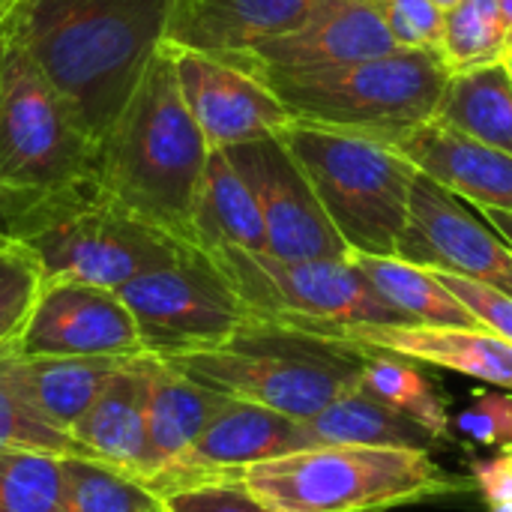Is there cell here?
Masks as SVG:
<instances>
[{
	"label": "cell",
	"instance_id": "obj_7",
	"mask_svg": "<svg viewBox=\"0 0 512 512\" xmlns=\"http://www.w3.org/2000/svg\"><path fill=\"white\" fill-rule=\"evenodd\" d=\"M351 252L396 255L417 168L387 141L291 120L279 132Z\"/></svg>",
	"mask_w": 512,
	"mask_h": 512
},
{
	"label": "cell",
	"instance_id": "obj_19",
	"mask_svg": "<svg viewBox=\"0 0 512 512\" xmlns=\"http://www.w3.org/2000/svg\"><path fill=\"white\" fill-rule=\"evenodd\" d=\"M396 150L429 180L471 201L477 210L512 213V153L480 144L441 120H429L396 144Z\"/></svg>",
	"mask_w": 512,
	"mask_h": 512
},
{
	"label": "cell",
	"instance_id": "obj_44",
	"mask_svg": "<svg viewBox=\"0 0 512 512\" xmlns=\"http://www.w3.org/2000/svg\"><path fill=\"white\" fill-rule=\"evenodd\" d=\"M510 51H512V48H510Z\"/></svg>",
	"mask_w": 512,
	"mask_h": 512
},
{
	"label": "cell",
	"instance_id": "obj_15",
	"mask_svg": "<svg viewBox=\"0 0 512 512\" xmlns=\"http://www.w3.org/2000/svg\"><path fill=\"white\" fill-rule=\"evenodd\" d=\"M165 48L174 60L183 102L210 150L279 135L294 120L258 75L192 48L168 42Z\"/></svg>",
	"mask_w": 512,
	"mask_h": 512
},
{
	"label": "cell",
	"instance_id": "obj_13",
	"mask_svg": "<svg viewBox=\"0 0 512 512\" xmlns=\"http://www.w3.org/2000/svg\"><path fill=\"white\" fill-rule=\"evenodd\" d=\"M21 357H141L144 345L120 291L54 279L39 288Z\"/></svg>",
	"mask_w": 512,
	"mask_h": 512
},
{
	"label": "cell",
	"instance_id": "obj_41",
	"mask_svg": "<svg viewBox=\"0 0 512 512\" xmlns=\"http://www.w3.org/2000/svg\"><path fill=\"white\" fill-rule=\"evenodd\" d=\"M12 3H15V0H0V18L12 9Z\"/></svg>",
	"mask_w": 512,
	"mask_h": 512
},
{
	"label": "cell",
	"instance_id": "obj_11",
	"mask_svg": "<svg viewBox=\"0 0 512 512\" xmlns=\"http://www.w3.org/2000/svg\"><path fill=\"white\" fill-rule=\"evenodd\" d=\"M249 183L267 234V255L282 261H345L348 246L327 219L303 168L279 135L225 147Z\"/></svg>",
	"mask_w": 512,
	"mask_h": 512
},
{
	"label": "cell",
	"instance_id": "obj_3",
	"mask_svg": "<svg viewBox=\"0 0 512 512\" xmlns=\"http://www.w3.org/2000/svg\"><path fill=\"white\" fill-rule=\"evenodd\" d=\"M237 483L273 512H387L474 489L429 450L309 447L246 468Z\"/></svg>",
	"mask_w": 512,
	"mask_h": 512
},
{
	"label": "cell",
	"instance_id": "obj_26",
	"mask_svg": "<svg viewBox=\"0 0 512 512\" xmlns=\"http://www.w3.org/2000/svg\"><path fill=\"white\" fill-rule=\"evenodd\" d=\"M435 120L480 144L512 153V78L504 60L471 72H453Z\"/></svg>",
	"mask_w": 512,
	"mask_h": 512
},
{
	"label": "cell",
	"instance_id": "obj_37",
	"mask_svg": "<svg viewBox=\"0 0 512 512\" xmlns=\"http://www.w3.org/2000/svg\"><path fill=\"white\" fill-rule=\"evenodd\" d=\"M471 483L492 512H512V444L492 459H471Z\"/></svg>",
	"mask_w": 512,
	"mask_h": 512
},
{
	"label": "cell",
	"instance_id": "obj_42",
	"mask_svg": "<svg viewBox=\"0 0 512 512\" xmlns=\"http://www.w3.org/2000/svg\"><path fill=\"white\" fill-rule=\"evenodd\" d=\"M504 66H507V72H510V78H512V51L504 57Z\"/></svg>",
	"mask_w": 512,
	"mask_h": 512
},
{
	"label": "cell",
	"instance_id": "obj_6",
	"mask_svg": "<svg viewBox=\"0 0 512 512\" xmlns=\"http://www.w3.org/2000/svg\"><path fill=\"white\" fill-rule=\"evenodd\" d=\"M96 162L99 141L12 39L6 15L0 30V228L18 207L93 180Z\"/></svg>",
	"mask_w": 512,
	"mask_h": 512
},
{
	"label": "cell",
	"instance_id": "obj_12",
	"mask_svg": "<svg viewBox=\"0 0 512 512\" xmlns=\"http://www.w3.org/2000/svg\"><path fill=\"white\" fill-rule=\"evenodd\" d=\"M396 258L423 270L480 279L512 294L510 246L483 219L471 216L453 192L420 171L411 186Z\"/></svg>",
	"mask_w": 512,
	"mask_h": 512
},
{
	"label": "cell",
	"instance_id": "obj_23",
	"mask_svg": "<svg viewBox=\"0 0 512 512\" xmlns=\"http://www.w3.org/2000/svg\"><path fill=\"white\" fill-rule=\"evenodd\" d=\"M132 357H21L12 354L15 378L33 408L60 432L81 420L108 381Z\"/></svg>",
	"mask_w": 512,
	"mask_h": 512
},
{
	"label": "cell",
	"instance_id": "obj_36",
	"mask_svg": "<svg viewBox=\"0 0 512 512\" xmlns=\"http://www.w3.org/2000/svg\"><path fill=\"white\" fill-rule=\"evenodd\" d=\"M165 512H273L252 498L237 480L204 483L165 498Z\"/></svg>",
	"mask_w": 512,
	"mask_h": 512
},
{
	"label": "cell",
	"instance_id": "obj_43",
	"mask_svg": "<svg viewBox=\"0 0 512 512\" xmlns=\"http://www.w3.org/2000/svg\"><path fill=\"white\" fill-rule=\"evenodd\" d=\"M12 6H15V3H12ZM6 15H9V12H6ZM6 15L0 18V30H3V21H6ZM0 234H3V228H0Z\"/></svg>",
	"mask_w": 512,
	"mask_h": 512
},
{
	"label": "cell",
	"instance_id": "obj_2",
	"mask_svg": "<svg viewBox=\"0 0 512 512\" xmlns=\"http://www.w3.org/2000/svg\"><path fill=\"white\" fill-rule=\"evenodd\" d=\"M210 156L162 42L99 144L96 183L150 228L192 246V204Z\"/></svg>",
	"mask_w": 512,
	"mask_h": 512
},
{
	"label": "cell",
	"instance_id": "obj_33",
	"mask_svg": "<svg viewBox=\"0 0 512 512\" xmlns=\"http://www.w3.org/2000/svg\"><path fill=\"white\" fill-rule=\"evenodd\" d=\"M435 279L477 318V324L495 336H501L504 342L512 345V294L480 282V279H468V276H453V273H438L432 270Z\"/></svg>",
	"mask_w": 512,
	"mask_h": 512
},
{
	"label": "cell",
	"instance_id": "obj_18",
	"mask_svg": "<svg viewBox=\"0 0 512 512\" xmlns=\"http://www.w3.org/2000/svg\"><path fill=\"white\" fill-rule=\"evenodd\" d=\"M318 0H171L165 42L219 60L300 27Z\"/></svg>",
	"mask_w": 512,
	"mask_h": 512
},
{
	"label": "cell",
	"instance_id": "obj_16",
	"mask_svg": "<svg viewBox=\"0 0 512 512\" xmlns=\"http://www.w3.org/2000/svg\"><path fill=\"white\" fill-rule=\"evenodd\" d=\"M309 447L312 441L306 420L228 396L195 441V447L186 453V459L177 462L153 486V492L168 498L204 483L237 480L246 468L258 462H270Z\"/></svg>",
	"mask_w": 512,
	"mask_h": 512
},
{
	"label": "cell",
	"instance_id": "obj_10",
	"mask_svg": "<svg viewBox=\"0 0 512 512\" xmlns=\"http://www.w3.org/2000/svg\"><path fill=\"white\" fill-rule=\"evenodd\" d=\"M117 291L135 318L144 354L159 360L216 348L252 321L225 273L195 246Z\"/></svg>",
	"mask_w": 512,
	"mask_h": 512
},
{
	"label": "cell",
	"instance_id": "obj_9",
	"mask_svg": "<svg viewBox=\"0 0 512 512\" xmlns=\"http://www.w3.org/2000/svg\"><path fill=\"white\" fill-rule=\"evenodd\" d=\"M252 318L330 339L345 324H405L345 261H282L267 252L213 249Z\"/></svg>",
	"mask_w": 512,
	"mask_h": 512
},
{
	"label": "cell",
	"instance_id": "obj_25",
	"mask_svg": "<svg viewBox=\"0 0 512 512\" xmlns=\"http://www.w3.org/2000/svg\"><path fill=\"white\" fill-rule=\"evenodd\" d=\"M348 261L363 273V279L372 285V291L405 324L480 327L477 318L435 279L432 270L408 264V261L396 258V255H360V252H351Z\"/></svg>",
	"mask_w": 512,
	"mask_h": 512
},
{
	"label": "cell",
	"instance_id": "obj_32",
	"mask_svg": "<svg viewBox=\"0 0 512 512\" xmlns=\"http://www.w3.org/2000/svg\"><path fill=\"white\" fill-rule=\"evenodd\" d=\"M0 512H60V459L0 450Z\"/></svg>",
	"mask_w": 512,
	"mask_h": 512
},
{
	"label": "cell",
	"instance_id": "obj_45",
	"mask_svg": "<svg viewBox=\"0 0 512 512\" xmlns=\"http://www.w3.org/2000/svg\"><path fill=\"white\" fill-rule=\"evenodd\" d=\"M162 512H165V510H162Z\"/></svg>",
	"mask_w": 512,
	"mask_h": 512
},
{
	"label": "cell",
	"instance_id": "obj_22",
	"mask_svg": "<svg viewBox=\"0 0 512 512\" xmlns=\"http://www.w3.org/2000/svg\"><path fill=\"white\" fill-rule=\"evenodd\" d=\"M192 246L201 252L213 249H246L267 252L264 219L258 201L231 165L228 153L213 147L192 204Z\"/></svg>",
	"mask_w": 512,
	"mask_h": 512
},
{
	"label": "cell",
	"instance_id": "obj_40",
	"mask_svg": "<svg viewBox=\"0 0 512 512\" xmlns=\"http://www.w3.org/2000/svg\"><path fill=\"white\" fill-rule=\"evenodd\" d=\"M432 3H435V6H438L441 12H450V9H456V6H459L462 0H432Z\"/></svg>",
	"mask_w": 512,
	"mask_h": 512
},
{
	"label": "cell",
	"instance_id": "obj_5",
	"mask_svg": "<svg viewBox=\"0 0 512 512\" xmlns=\"http://www.w3.org/2000/svg\"><path fill=\"white\" fill-rule=\"evenodd\" d=\"M3 234L33 252L45 282L72 279L114 291L192 249L132 216L96 180L18 207L3 219Z\"/></svg>",
	"mask_w": 512,
	"mask_h": 512
},
{
	"label": "cell",
	"instance_id": "obj_14",
	"mask_svg": "<svg viewBox=\"0 0 512 512\" xmlns=\"http://www.w3.org/2000/svg\"><path fill=\"white\" fill-rule=\"evenodd\" d=\"M390 51H396V42L387 30L381 0H318L300 27L225 63L252 75H303L363 63Z\"/></svg>",
	"mask_w": 512,
	"mask_h": 512
},
{
	"label": "cell",
	"instance_id": "obj_4",
	"mask_svg": "<svg viewBox=\"0 0 512 512\" xmlns=\"http://www.w3.org/2000/svg\"><path fill=\"white\" fill-rule=\"evenodd\" d=\"M165 363L222 396L309 420L360 384L366 351L252 318L228 342Z\"/></svg>",
	"mask_w": 512,
	"mask_h": 512
},
{
	"label": "cell",
	"instance_id": "obj_28",
	"mask_svg": "<svg viewBox=\"0 0 512 512\" xmlns=\"http://www.w3.org/2000/svg\"><path fill=\"white\" fill-rule=\"evenodd\" d=\"M360 387L396 408L399 414L417 420L438 441L450 432V414L432 381L420 372L417 360L390 354V351H366V363L360 372Z\"/></svg>",
	"mask_w": 512,
	"mask_h": 512
},
{
	"label": "cell",
	"instance_id": "obj_34",
	"mask_svg": "<svg viewBox=\"0 0 512 512\" xmlns=\"http://www.w3.org/2000/svg\"><path fill=\"white\" fill-rule=\"evenodd\" d=\"M381 9L396 48L438 51L444 12L432 0H381Z\"/></svg>",
	"mask_w": 512,
	"mask_h": 512
},
{
	"label": "cell",
	"instance_id": "obj_8",
	"mask_svg": "<svg viewBox=\"0 0 512 512\" xmlns=\"http://www.w3.org/2000/svg\"><path fill=\"white\" fill-rule=\"evenodd\" d=\"M294 120L372 135L399 144L435 120L447 87L438 51L396 48L390 54L303 75H258Z\"/></svg>",
	"mask_w": 512,
	"mask_h": 512
},
{
	"label": "cell",
	"instance_id": "obj_38",
	"mask_svg": "<svg viewBox=\"0 0 512 512\" xmlns=\"http://www.w3.org/2000/svg\"><path fill=\"white\" fill-rule=\"evenodd\" d=\"M480 216H483V222L510 246L512 252V213L510 210H492V207H483L480 210Z\"/></svg>",
	"mask_w": 512,
	"mask_h": 512
},
{
	"label": "cell",
	"instance_id": "obj_1",
	"mask_svg": "<svg viewBox=\"0 0 512 512\" xmlns=\"http://www.w3.org/2000/svg\"><path fill=\"white\" fill-rule=\"evenodd\" d=\"M171 0H15L9 33L102 144L165 42Z\"/></svg>",
	"mask_w": 512,
	"mask_h": 512
},
{
	"label": "cell",
	"instance_id": "obj_30",
	"mask_svg": "<svg viewBox=\"0 0 512 512\" xmlns=\"http://www.w3.org/2000/svg\"><path fill=\"white\" fill-rule=\"evenodd\" d=\"M0 450H30L57 459L81 456L72 435L51 426L24 396L12 369V357L0 360Z\"/></svg>",
	"mask_w": 512,
	"mask_h": 512
},
{
	"label": "cell",
	"instance_id": "obj_29",
	"mask_svg": "<svg viewBox=\"0 0 512 512\" xmlns=\"http://www.w3.org/2000/svg\"><path fill=\"white\" fill-rule=\"evenodd\" d=\"M510 54V33L501 0H462L444 12V33L438 57L447 72H471L501 63Z\"/></svg>",
	"mask_w": 512,
	"mask_h": 512
},
{
	"label": "cell",
	"instance_id": "obj_17",
	"mask_svg": "<svg viewBox=\"0 0 512 512\" xmlns=\"http://www.w3.org/2000/svg\"><path fill=\"white\" fill-rule=\"evenodd\" d=\"M330 339L357 345L363 351H390L417 363L486 381L492 387L512 390V345L480 327L345 324Z\"/></svg>",
	"mask_w": 512,
	"mask_h": 512
},
{
	"label": "cell",
	"instance_id": "obj_27",
	"mask_svg": "<svg viewBox=\"0 0 512 512\" xmlns=\"http://www.w3.org/2000/svg\"><path fill=\"white\" fill-rule=\"evenodd\" d=\"M165 498L147 483L87 456L60 459V512H162Z\"/></svg>",
	"mask_w": 512,
	"mask_h": 512
},
{
	"label": "cell",
	"instance_id": "obj_24",
	"mask_svg": "<svg viewBox=\"0 0 512 512\" xmlns=\"http://www.w3.org/2000/svg\"><path fill=\"white\" fill-rule=\"evenodd\" d=\"M312 447L351 444V447H402L432 450L438 441L417 420L399 414L381 399L369 396L360 384L306 420Z\"/></svg>",
	"mask_w": 512,
	"mask_h": 512
},
{
	"label": "cell",
	"instance_id": "obj_31",
	"mask_svg": "<svg viewBox=\"0 0 512 512\" xmlns=\"http://www.w3.org/2000/svg\"><path fill=\"white\" fill-rule=\"evenodd\" d=\"M39 288L42 270L33 252L24 243L0 234V360L18 351Z\"/></svg>",
	"mask_w": 512,
	"mask_h": 512
},
{
	"label": "cell",
	"instance_id": "obj_39",
	"mask_svg": "<svg viewBox=\"0 0 512 512\" xmlns=\"http://www.w3.org/2000/svg\"><path fill=\"white\" fill-rule=\"evenodd\" d=\"M501 12H504V24L510 33V48H512V0H501Z\"/></svg>",
	"mask_w": 512,
	"mask_h": 512
},
{
	"label": "cell",
	"instance_id": "obj_35",
	"mask_svg": "<svg viewBox=\"0 0 512 512\" xmlns=\"http://www.w3.org/2000/svg\"><path fill=\"white\" fill-rule=\"evenodd\" d=\"M456 429L480 447H507L512 444V396L474 393V402L456 417Z\"/></svg>",
	"mask_w": 512,
	"mask_h": 512
},
{
	"label": "cell",
	"instance_id": "obj_21",
	"mask_svg": "<svg viewBox=\"0 0 512 512\" xmlns=\"http://www.w3.org/2000/svg\"><path fill=\"white\" fill-rule=\"evenodd\" d=\"M228 396L192 381L171 363L147 354V447L153 489L195 447Z\"/></svg>",
	"mask_w": 512,
	"mask_h": 512
},
{
	"label": "cell",
	"instance_id": "obj_20",
	"mask_svg": "<svg viewBox=\"0 0 512 512\" xmlns=\"http://www.w3.org/2000/svg\"><path fill=\"white\" fill-rule=\"evenodd\" d=\"M81 456L141 483L150 477L147 447V354L132 357L69 429Z\"/></svg>",
	"mask_w": 512,
	"mask_h": 512
}]
</instances>
